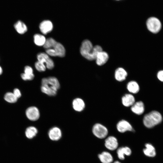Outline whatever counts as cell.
Instances as JSON below:
<instances>
[{
    "mask_svg": "<svg viewBox=\"0 0 163 163\" xmlns=\"http://www.w3.org/2000/svg\"><path fill=\"white\" fill-rule=\"evenodd\" d=\"M34 39L35 44L39 46H43L46 39L44 35L39 34L34 35Z\"/></svg>",
    "mask_w": 163,
    "mask_h": 163,
    "instance_id": "24",
    "label": "cell"
},
{
    "mask_svg": "<svg viewBox=\"0 0 163 163\" xmlns=\"http://www.w3.org/2000/svg\"><path fill=\"white\" fill-rule=\"evenodd\" d=\"M98 158L102 163H111L113 158L111 154L107 152H103L98 155Z\"/></svg>",
    "mask_w": 163,
    "mask_h": 163,
    "instance_id": "22",
    "label": "cell"
},
{
    "mask_svg": "<svg viewBox=\"0 0 163 163\" xmlns=\"http://www.w3.org/2000/svg\"><path fill=\"white\" fill-rule=\"evenodd\" d=\"M43 46L46 53L50 56L62 57L65 56L66 50L64 46L52 38L47 39Z\"/></svg>",
    "mask_w": 163,
    "mask_h": 163,
    "instance_id": "1",
    "label": "cell"
},
{
    "mask_svg": "<svg viewBox=\"0 0 163 163\" xmlns=\"http://www.w3.org/2000/svg\"><path fill=\"white\" fill-rule=\"evenodd\" d=\"M108 59L109 56L107 53L102 50L98 53L95 60L97 64L101 66L106 63Z\"/></svg>",
    "mask_w": 163,
    "mask_h": 163,
    "instance_id": "13",
    "label": "cell"
},
{
    "mask_svg": "<svg viewBox=\"0 0 163 163\" xmlns=\"http://www.w3.org/2000/svg\"><path fill=\"white\" fill-rule=\"evenodd\" d=\"M148 29L151 32L156 33L158 32L161 28V24L157 18L152 17L148 18L146 22Z\"/></svg>",
    "mask_w": 163,
    "mask_h": 163,
    "instance_id": "5",
    "label": "cell"
},
{
    "mask_svg": "<svg viewBox=\"0 0 163 163\" xmlns=\"http://www.w3.org/2000/svg\"><path fill=\"white\" fill-rule=\"evenodd\" d=\"M72 106L75 110L78 112H81L84 109L85 104L82 99L80 98H77L73 100Z\"/></svg>",
    "mask_w": 163,
    "mask_h": 163,
    "instance_id": "18",
    "label": "cell"
},
{
    "mask_svg": "<svg viewBox=\"0 0 163 163\" xmlns=\"http://www.w3.org/2000/svg\"><path fill=\"white\" fill-rule=\"evenodd\" d=\"M25 113L27 117L31 121H36L40 117L39 110L37 107L34 106L28 108L26 110Z\"/></svg>",
    "mask_w": 163,
    "mask_h": 163,
    "instance_id": "8",
    "label": "cell"
},
{
    "mask_svg": "<svg viewBox=\"0 0 163 163\" xmlns=\"http://www.w3.org/2000/svg\"><path fill=\"white\" fill-rule=\"evenodd\" d=\"M113 163H121L118 161H116L113 162Z\"/></svg>",
    "mask_w": 163,
    "mask_h": 163,
    "instance_id": "31",
    "label": "cell"
},
{
    "mask_svg": "<svg viewBox=\"0 0 163 163\" xmlns=\"http://www.w3.org/2000/svg\"><path fill=\"white\" fill-rule=\"evenodd\" d=\"M3 72V70L2 68L0 66V75H1Z\"/></svg>",
    "mask_w": 163,
    "mask_h": 163,
    "instance_id": "30",
    "label": "cell"
},
{
    "mask_svg": "<svg viewBox=\"0 0 163 163\" xmlns=\"http://www.w3.org/2000/svg\"><path fill=\"white\" fill-rule=\"evenodd\" d=\"M118 142L117 139L113 136H110L105 140L106 147L110 150H114L118 147Z\"/></svg>",
    "mask_w": 163,
    "mask_h": 163,
    "instance_id": "11",
    "label": "cell"
},
{
    "mask_svg": "<svg viewBox=\"0 0 163 163\" xmlns=\"http://www.w3.org/2000/svg\"><path fill=\"white\" fill-rule=\"evenodd\" d=\"M14 28L19 34H22L27 31V28L25 24L21 21H18L14 24Z\"/></svg>",
    "mask_w": 163,
    "mask_h": 163,
    "instance_id": "20",
    "label": "cell"
},
{
    "mask_svg": "<svg viewBox=\"0 0 163 163\" xmlns=\"http://www.w3.org/2000/svg\"><path fill=\"white\" fill-rule=\"evenodd\" d=\"M33 69L30 66H26L24 68V72L21 74V78L24 80H31L34 78Z\"/></svg>",
    "mask_w": 163,
    "mask_h": 163,
    "instance_id": "14",
    "label": "cell"
},
{
    "mask_svg": "<svg viewBox=\"0 0 163 163\" xmlns=\"http://www.w3.org/2000/svg\"><path fill=\"white\" fill-rule=\"evenodd\" d=\"M145 148L143 149V152L144 154L147 156L153 157L156 154L155 147L150 143H146L145 144Z\"/></svg>",
    "mask_w": 163,
    "mask_h": 163,
    "instance_id": "21",
    "label": "cell"
},
{
    "mask_svg": "<svg viewBox=\"0 0 163 163\" xmlns=\"http://www.w3.org/2000/svg\"><path fill=\"white\" fill-rule=\"evenodd\" d=\"M59 83L54 77L43 78L41 81V90L42 92L50 96H55L60 88Z\"/></svg>",
    "mask_w": 163,
    "mask_h": 163,
    "instance_id": "3",
    "label": "cell"
},
{
    "mask_svg": "<svg viewBox=\"0 0 163 163\" xmlns=\"http://www.w3.org/2000/svg\"><path fill=\"white\" fill-rule=\"evenodd\" d=\"M37 132V129L35 127L30 126L26 129L25 131V135L27 138L31 139L36 136Z\"/></svg>",
    "mask_w": 163,
    "mask_h": 163,
    "instance_id": "25",
    "label": "cell"
},
{
    "mask_svg": "<svg viewBox=\"0 0 163 163\" xmlns=\"http://www.w3.org/2000/svg\"><path fill=\"white\" fill-rule=\"evenodd\" d=\"M162 116L158 112L153 111L146 114L143 119V123L147 127L151 128L160 123Z\"/></svg>",
    "mask_w": 163,
    "mask_h": 163,
    "instance_id": "4",
    "label": "cell"
},
{
    "mask_svg": "<svg viewBox=\"0 0 163 163\" xmlns=\"http://www.w3.org/2000/svg\"><path fill=\"white\" fill-rule=\"evenodd\" d=\"M122 102L125 107L131 106L135 102V98L131 94H126L122 98Z\"/></svg>",
    "mask_w": 163,
    "mask_h": 163,
    "instance_id": "16",
    "label": "cell"
},
{
    "mask_svg": "<svg viewBox=\"0 0 163 163\" xmlns=\"http://www.w3.org/2000/svg\"><path fill=\"white\" fill-rule=\"evenodd\" d=\"M117 128L118 131L121 133H123L127 131H133L132 126L127 121L122 120L119 121L117 125Z\"/></svg>",
    "mask_w": 163,
    "mask_h": 163,
    "instance_id": "10",
    "label": "cell"
},
{
    "mask_svg": "<svg viewBox=\"0 0 163 163\" xmlns=\"http://www.w3.org/2000/svg\"><path fill=\"white\" fill-rule=\"evenodd\" d=\"M157 77L160 80L163 82V70L159 71L158 72Z\"/></svg>",
    "mask_w": 163,
    "mask_h": 163,
    "instance_id": "29",
    "label": "cell"
},
{
    "mask_svg": "<svg viewBox=\"0 0 163 163\" xmlns=\"http://www.w3.org/2000/svg\"><path fill=\"white\" fill-rule=\"evenodd\" d=\"M116 0L119 1V0Z\"/></svg>",
    "mask_w": 163,
    "mask_h": 163,
    "instance_id": "32",
    "label": "cell"
},
{
    "mask_svg": "<svg viewBox=\"0 0 163 163\" xmlns=\"http://www.w3.org/2000/svg\"><path fill=\"white\" fill-rule=\"evenodd\" d=\"M50 139L53 141H57L62 137V132L59 128L54 127L51 128L48 132Z\"/></svg>",
    "mask_w": 163,
    "mask_h": 163,
    "instance_id": "12",
    "label": "cell"
},
{
    "mask_svg": "<svg viewBox=\"0 0 163 163\" xmlns=\"http://www.w3.org/2000/svg\"><path fill=\"white\" fill-rule=\"evenodd\" d=\"M13 93L18 98L20 97L21 96V93L20 90L17 88L14 89Z\"/></svg>",
    "mask_w": 163,
    "mask_h": 163,
    "instance_id": "28",
    "label": "cell"
},
{
    "mask_svg": "<svg viewBox=\"0 0 163 163\" xmlns=\"http://www.w3.org/2000/svg\"><path fill=\"white\" fill-rule=\"evenodd\" d=\"M92 131L95 136L101 139L106 137L108 133V130L107 128L99 123H97L94 125Z\"/></svg>",
    "mask_w": 163,
    "mask_h": 163,
    "instance_id": "6",
    "label": "cell"
},
{
    "mask_svg": "<svg viewBox=\"0 0 163 163\" xmlns=\"http://www.w3.org/2000/svg\"><path fill=\"white\" fill-rule=\"evenodd\" d=\"M37 60L43 64L48 69H53L54 66V64L53 61L46 53L40 52L37 55Z\"/></svg>",
    "mask_w": 163,
    "mask_h": 163,
    "instance_id": "7",
    "label": "cell"
},
{
    "mask_svg": "<svg viewBox=\"0 0 163 163\" xmlns=\"http://www.w3.org/2000/svg\"><path fill=\"white\" fill-rule=\"evenodd\" d=\"M103 50L99 45L93 46L91 42L88 40H85L82 42L80 48L81 55L89 60H95L98 53Z\"/></svg>",
    "mask_w": 163,
    "mask_h": 163,
    "instance_id": "2",
    "label": "cell"
},
{
    "mask_svg": "<svg viewBox=\"0 0 163 163\" xmlns=\"http://www.w3.org/2000/svg\"><path fill=\"white\" fill-rule=\"evenodd\" d=\"M127 75V72L122 68H118L115 71V79L118 81H123L126 79Z\"/></svg>",
    "mask_w": 163,
    "mask_h": 163,
    "instance_id": "17",
    "label": "cell"
},
{
    "mask_svg": "<svg viewBox=\"0 0 163 163\" xmlns=\"http://www.w3.org/2000/svg\"><path fill=\"white\" fill-rule=\"evenodd\" d=\"M132 111L137 115H141L144 112L145 108L143 103L141 101L135 102L131 106Z\"/></svg>",
    "mask_w": 163,
    "mask_h": 163,
    "instance_id": "15",
    "label": "cell"
},
{
    "mask_svg": "<svg viewBox=\"0 0 163 163\" xmlns=\"http://www.w3.org/2000/svg\"><path fill=\"white\" fill-rule=\"evenodd\" d=\"M117 154L119 159L123 160L125 159V155L127 156L130 155L131 154V151L128 147H121L117 149Z\"/></svg>",
    "mask_w": 163,
    "mask_h": 163,
    "instance_id": "19",
    "label": "cell"
},
{
    "mask_svg": "<svg viewBox=\"0 0 163 163\" xmlns=\"http://www.w3.org/2000/svg\"><path fill=\"white\" fill-rule=\"evenodd\" d=\"M39 29L43 34H46L53 30V25L52 22L49 20H45L40 24Z\"/></svg>",
    "mask_w": 163,
    "mask_h": 163,
    "instance_id": "9",
    "label": "cell"
},
{
    "mask_svg": "<svg viewBox=\"0 0 163 163\" xmlns=\"http://www.w3.org/2000/svg\"><path fill=\"white\" fill-rule=\"evenodd\" d=\"M4 98L6 101L11 103H15L18 100V98L13 93L11 92L6 93L4 96Z\"/></svg>",
    "mask_w": 163,
    "mask_h": 163,
    "instance_id": "26",
    "label": "cell"
},
{
    "mask_svg": "<svg viewBox=\"0 0 163 163\" xmlns=\"http://www.w3.org/2000/svg\"><path fill=\"white\" fill-rule=\"evenodd\" d=\"M127 88L129 92L133 94L137 93L139 90V85L134 81H131L127 83Z\"/></svg>",
    "mask_w": 163,
    "mask_h": 163,
    "instance_id": "23",
    "label": "cell"
},
{
    "mask_svg": "<svg viewBox=\"0 0 163 163\" xmlns=\"http://www.w3.org/2000/svg\"><path fill=\"white\" fill-rule=\"evenodd\" d=\"M35 67L36 69L40 72L45 71L46 68L44 64L38 61L35 63Z\"/></svg>",
    "mask_w": 163,
    "mask_h": 163,
    "instance_id": "27",
    "label": "cell"
}]
</instances>
